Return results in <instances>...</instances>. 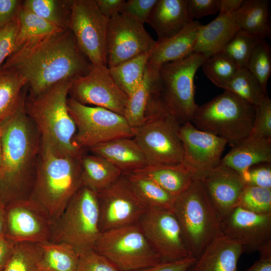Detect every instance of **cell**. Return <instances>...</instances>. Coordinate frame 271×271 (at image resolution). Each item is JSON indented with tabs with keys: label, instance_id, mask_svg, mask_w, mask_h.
Listing matches in <instances>:
<instances>
[{
	"label": "cell",
	"instance_id": "6da1fadb",
	"mask_svg": "<svg viewBox=\"0 0 271 271\" xmlns=\"http://www.w3.org/2000/svg\"><path fill=\"white\" fill-rule=\"evenodd\" d=\"M90 63L69 29L25 43L6 59L2 68L13 71L39 94L63 81L85 75Z\"/></svg>",
	"mask_w": 271,
	"mask_h": 271
},
{
	"label": "cell",
	"instance_id": "7a4b0ae2",
	"mask_svg": "<svg viewBox=\"0 0 271 271\" xmlns=\"http://www.w3.org/2000/svg\"><path fill=\"white\" fill-rule=\"evenodd\" d=\"M0 202L6 206L30 197L41 142L34 123L25 111L24 104L0 125Z\"/></svg>",
	"mask_w": 271,
	"mask_h": 271
},
{
	"label": "cell",
	"instance_id": "3957f363",
	"mask_svg": "<svg viewBox=\"0 0 271 271\" xmlns=\"http://www.w3.org/2000/svg\"><path fill=\"white\" fill-rule=\"evenodd\" d=\"M71 83L63 81L39 94H31L24 108L39 132L41 145L60 154L77 156L83 154V150L75 142L76 126L67 107Z\"/></svg>",
	"mask_w": 271,
	"mask_h": 271
},
{
	"label": "cell",
	"instance_id": "277c9868",
	"mask_svg": "<svg viewBox=\"0 0 271 271\" xmlns=\"http://www.w3.org/2000/svg\"><path fill=\"white\" fill-rule=\"evenodd\" d=\"M82 156L64 155L41 146L30 198L42 207L53 223L82 186Z\"/></svg>",
	"mask_w": 271,
	"mask_h": 271
},
{
	"label": "cell",
	"instance_id": "5b68a950",
	"mask_svg": "<svg viewBox=\"0 0 271 271\" xmlns=\"http://www.w3.org/2000/svg\"><path fill=\"white\" fill-rule=\"evenodd\" d=\"M173 211L186 245L195 257L222 234L219 216L199 179L175 198Z\"/></svg>",
	"mask_w": 271,
	"mask_h": 271
},
{
	"label": "cell",
	"instance_id": "8992f818",
	"mask_svg": "<svg viewBox=\"0 0 271 271\" xmlns=\"http://www.w3.org/2000/svg\"><path fill=\"white\" fill-rule=\"evenodd\" d=\"M101 234L97 193L82 186L53 223L50 241L67 243L80 255L94 250Z\"/></svg>",
	"mask_w": 271,
	"mask_h": 271
},
{
	"label": "cell",
	"instance_id": "52a82bcc",
	"mask_svg": "<svg viewBox=\"0 0 271 271\" xmlns=\"http://www.w3.org/2000/svg\"><path fill=\"white\" fill-rule=\"evenodd\" d=\"M255 117V106L225 91L196 108L191 122L233 147L247 138Z\"/></svg>",
	"mask_w": 271,
	"mask_h": 271
},
{
	"label": "cell",
	"instance_id": "ba28073f",
	"mask_svg": "<svg viewBox=\"0 0 271 271\" xmlns=\"http://www.w3.org/2000/svg\"><path fill=\"white\" fill-rule=\"evenodd\" d=\"M207 58L193 53L181 60L165 63L158 69L157 87L167 111L180 124L191 121L198 105L195 100V74Z\"/></svg>",
	"mask_w": 271,
	"mask_h": 271
},
{
	"label": "cell",
	"instance_id": "9c48e42d",
	"mask_svg": "<svg viewBox=\"0 0 271 271\" xmlns=\"http://www.w3.org/2000/svg\"><path fill=\"white\" fill-rule=\"evenodd\" d=\"M180 125L165 107H162L134 128L133 138L143 152L148 166L183 163L184 150L179 136Z\"/></svg>",
	"mask_w": 271,
	"mask_h": 271
},
{
	"label": "cell",
	"instance_id": "30bf717a",
	"mask_svg": "<svg viewBox=\"0 0 271 271\" xmlns=\"http://www.w3.org/2000/svg\"><path fill=\"white\" fill-rule=\"evenodd\" d=\"M94 250L120 271L136 270L162 262L138 223L102 232Z\"/></svg>",
	"mask_w": 271,
	"mask_h": 271
},
{
	"label": "cell",
	"instance_id": "8fae6325",
	"mask_svg": "<svg viewBox=\"0 0 271 271\" xmlns=\"http://www.w3.org/2000/svg\"><path fill=\"white\" fill-rule=\"evenodd\" d=\"M67 107L76 126L75 142L84 150L120 138H133L134 129L125 117L105 108L67 99Z\"/></svg>",
	"mask_w": 271,
	"mask_h": 271
},
{
	"label": "cell",
	"instance_id": "7c38bea8",
	"mask_svg": "<svg viewBox=\"0 0 271 271\" xmlns=\"http://www.w3.org/2000/svg\"><path fill=\"white\" fill-rule=\"evenodd\" d=\"M109 24L95 0H73L69 29L92 65L107 66Z\"/></svg>",
	"mask_w": 271,
	"mask_h": 271
},
{
	"label": "cell",
	"instance_id": "4fadbf2b",
	"mask_svg": "<svg viewBox=\"0 0 271 271\" xmlns=\"http://www.w3.org/2000/svg\"><path fill=\"white\" fill-rule=\"evenodd\" d=\"M138 223L162 262L193 256L173 210L148 208Z\"/></svg>",
	"mask_w": 271,
	"mask_h": 271
},
{
	"label": "cell",
	"instance_id": "5bb4252c",
	"mask_svg": "<svg viewBox=\"0 0 271 271\" xmlns=\"http://www.w3.org/2000/svg\"><path fill=\"white\" fill-rule=\"evenodd\" d=\"M69 94L83 104L105 108L123 116L127 100L107 66L91 64L87 73L72 81Z\"/></svg>",
	"mask_w": 271,
	"mask_h": 271
},
{
	"label": "cell",
	"instance_id": "9a60e30c",
	"mask_svg": "<svg viewBox=\"0 0 271 271\" xmlns=\"http://www.w3.org/2000/svg\"><path fill=\"white\" fill-rule=\"evenodd\" d=\"M97 195L101 233L138 223L148 209L134 194L123 174Z\"/></svg>",
	"mask_w": 271,
	"mask_h": 271
},
{
	"label": "cell",
	"instance_id": "2e32d148",
	"mask_svg": "<svg viewBox=\"0 0 271 271\" xmlns=\"http://www.w3.org/2000/svg\"><path fill=\"white\" fill-rule=\"evenodd\" d=\"M156 43L144 24L118 14L109 19L107 67L111 68L140 55L150 53Z\"/></svg>",
	"mask_w": 271,
	"mask_h": 271
},
{
	"label": "cell",
	"instance_id": "e0dca14e",
	"mask_svg": "<svg viewBox=\"0 0 271 271\" xmlns=\"http://www.w3.org/2000/svg\"><path fill=\"white\" fill-rule=\"evenodd\" d=\"M6 236L16 242L42 243L50 241L53 222L37 202L31 198L5 206Z\"/></svg>",
	"mask_w": 271,
	"mask_h": 271
},
{
	"label": "cell",
	"instance_id": "ac0fdd59",
	"mask_svg": "<svg viewBox=\"0 0 271 271\" xmlns=\"http://www.w3.org/2000/svg\"><path fill=\"white\" fill-rule=\"evenodd\" d=\"M179 136L184 150L183 164L197 179L219 165L226 141L197 129L191 121L180 125Z\"/></svg>",
	"mask_w": 271,
	"mask_h": 271
},
{
	"label": "cell",
	"instance_id": "d6986e66",
	"mask_svg": "<svg viewBox=\"0 0 271 271\" xmlns=\"http://www.w3.org/2000/svg\"><path fill=\"white\" fill-rule=\"evenodd\" d=\"M222 233L239 243L244 252L271 245V214H260L235 207L220 221Z\"/></svg>",
	"mask_w": 271,
	"mask_h": 271
},
{
	"label": "cell",
	"instance_id": "ffe728a7",
	"mask_svg": "<svg viewBox=\"0 0 271 271\" xmlns=\"http://www.w3.org/2000/svg\"><path fill=\"white\" fill-rule=\"evenodd\" d=\"M221 220L235 207L246 184L241 175L219 165L199 179Z\"/></svg>",
	"mask_w": 271,
	"mask_h": 271
},
{
	"label": "cell",
	"instance_id": "44dd1931",
	"mask_svg": "<svg viewBox=\"0 0 271 271\" xmlns=\"http://www.w3.org/2000/svg\"><path fill=\"white\" fill-rule=\"evenodd\" d=\"M243 252L239 243L222 234L205 247L188 271H238Z\"/></svg>",
	"mask_w": 271,
	"mask_h": 271
},
{
	"label": "cell",
	"instance_id": "7402d4cb",
	"mask_svg": "<svg viewBox=\"0 0 271 271\" xmlns=\"http://www.w3.org/2000/svg\"><path fill=\"white\" fill-rule=\"evenodd\" d=\"M202 25L194 20L173 36L157 41L150 52L147 65L157 70L165 63L181 60L194 53L198 32Z\"/></svg>",
	"mask_w": 271,
	"mask_h": 271
},
{
	"label": "cell",
	"instance_id": "603a6c76",
	"mask_svg": "<svg viewBox=\"0 0 271 271\" xmlns=\"http://www.w3.org/2000/svg\"><path fill=\"white\" fill-rule=\"evenodd\" d=\"M113 164L121 173L135 172L148 166L142 149L133 138H120L89 149Z\"/></svg>",
	"mask_w": 271,
	"mask_h": 271
},
{
	"label": "cell",
	"instance_id": "cb8c5ba5",
	"mask_svg": "<svg viewBox=\"0 0 271 271\" xmlns=\"http://www.w3.org/2000/svg\"><path fill=\"white\" fill-rule=\"evenodd\" d=\"M236 13L220 14L206 25H202L198 32L194 53L204 55L207 58L220 52L239 31Z\"/></svg>",
	"mask_w": 271,
	"mask_h": 271
},
{
	"label": "cell",
	"instance_id": "d4e9b609",
	"mask_svg": "<svg viewBox=\"0 0 271 271\" xmlns=\"http://www.w3.org/2000/svg\"><path fill=\"white\" fill-rule=\"evenodd\" d=\"M187 0H158L147 22L155 30L157 41L168 39L192 22Z\"/></svg>",
	"mask_w": 271,
	"mask_h": 271
},
{
	"label": "cell",
	"instance_id": "484cf974",
	"mask_svg": "<svg viewBox=\"0 0 271 271\" xmlns=\"http://www.w3.org/2000/svg\"><path fill=\"white\" fill-rule=\"evenodd\" d=\"M261 163H271V138L248 136L232 147L219 165L241 175L250 167Z\"/></svg>",
	"mask_w": 271,
	"mask_h": 271
},
{
	"label": "cell",
	"instance_id": "4316f807",
	"mask_svg": "<svg viewBox=\"0 0 271 271\" xmlns=\"http://www.w3.org/2000/svg\"><path fill=\"white\" fill-rule=\"evenodd\" d=\"M158 69L147 65L140 85L127 96L123 116L133 129L148 119V112L152 99L157 92Z\"/></svg>",
	"mask_w": 271,
	"mask_h": 271
},
{
	"label": "cell",
	"instance_id": "83f0119b",
	"mask_svg": "<svg viewBox=\"0 0 271 271\" xmlns=\"http://www.w3.org/2000/svg\"><path fill=\"white\" fill-rule=\"evenodd\" d=\"M133 172L153 180L175 198L197 179L183 163L174 165L148 166Z\"/></svg>",
	"mask_w": 271,
	"mask_h": 271
},
{
	"label": "cell",
	"instance_id": "f1b7e54d",
	"mask_svg": "<svg viewBox=\"0 0 271 271\" xmlns=\"http://www.w3.org/2000/svg\"><path fill=\"white\" fill-rule=\"evenodd\" d=\"M81 167L82 186L97 194L112 184L122 174L108 161L95 154H83Z\"/></svg>",
	"mask_w": 271,
	"mask_h": 271
},
{
	"label": "cell",
	"instance_id": "f546056e",
	"mask_svg": "<svg viewBox=\"0 0 271 271\" xmlns=\"http://www.w3.org/2000/svg\"><path fill=\"white\" fill-rule=\"evenodd\" d=\"M236 19L238 30L246 34L262 39L270 34L268 1L243 0Z\"/></svg>",
	"mask_w": 271,
	"mask_h": 271
},
{
	"label": "cell",
	"instance_id": "4dcf8cb0",
	"mask_svg": "<svg viewBox=\"0 0 271 271\" xmlns=\"http://www.w3.org/2000/svg\"><path fill=\"white\" fill-rule=\"evenodd\" d=\"M123 174L134 194L147 208L173 210L175 197L153 180L136 172Z\"/></svg>",
	"mask_w": 271,
	"mask_h": 271
},
{
	"label": "cell",
	"instance_id": "1f68e13d",
	"mask_svg": "<svg viewBox=\"0 0 271 271\" xmlns=\"http://www.w3.org/2000/svg\"><path fill=\"white\" fill-rule=\"evenodd\" d=\"M26 84L15 72L0 69V125L24 105L22 92Z\"/></svg>",
	"mask_w": 271,
	"mask_h": 271
},
{
	"label": "cell",
	"instance_id": "d6a6232c",
	"mask_svg": "<svg viewBox=\"0 0 271 271\" xmlns=\"http://www.w3.org/2000/svg\"><path fill=\"white\" fill-rule=\"evenodd\" d=\"M42 271H77L80 255L69 244L50 241L40 243Z\"/></svg>",
	"mask_w": 271,
	"mask_h": 271
},
{
	"label": "cell",
	"instance_id": "836d02e7",
	"mask_svg": "<svg viewBox=\"0 0 271 271\" xmlns=\"http://www.w3.org/2000/svg\"><path fill=\"white\" fill-rule=\"evenodd\" d=\"M150 54V52L143 54L109 68L114 81L127 96L142 82Z\"/></svg>",
	"mask_w": 271,
	"mask_h": 271
},
{
	"label": "cell",
	"instance_id": "e575fe53",
	"mask_svg": "<svg viewBox=\"0 0 271 271\" xmlns=\"http://www.w3.org/2000/svg\"><path fill=\"white\" fill-rule=\"evenodd\" d=\"M17 18L19 21V30L16 41V49L28 42L39 39L65 30L32 12L25 8L23 3Z\"/></svg>",
	"mask_w": 271,
	"mask_h": 271
},
{
	"label": "cell",
	"instance_id": "d590c367",
	"mask_svg": "<svg viewBox=\"0 0 271 271\" xmlns=\"http://www.w3.org/2000/svg\"><path fill=\"white\" fill-rule=\"evenodd\" d=\"M73 0H26L23 5L62 29H69Z\"/></svg>",
	"mask_w": 271,
	"mask_h": 271
},
{
	"label": "cell",
	"instance_id": "8d00e7d4",
	"mask_svg": "<svg viewBox=\"0 0 271 271\" xmlns=\"http://www.w3.org/2000/svg\"><path fill=\"white\" fill-rule=\"evenodd\" d=\"M41 256L40 243L16 242L2 271H42L40 265Z\"/></svg>",
	"mask_w": 271,
	"mask_h": 271
},
{
	"label": "cell",
	"instance_id": "74e56055",
	"mask_svg": "<svg viewBox=\"0 0 271 271\" xmlns=\"http://www.w3.org/2000/svg\"><path fill=\"white\" fill-rule=\"evenodd\" d=\"M223 89L254 106L266 95L247 68L238 69Z\"/></svg>",
	"mask_w": 271,
	"mask_h": 271
},
{
	"label": "cell",
	"instance_id": "f35d334b",
	"mask_svg": "<svg viewBox=\"0 0 271 271\" xmlns=\"http://www.w3.org/2000/svg\"><path fill=\"white\" fill-rule=\"evenodd\" d=\"M207 77L217 87L223 88L238 68L234 62L222 52L207 58L202 65Z\"/></svg>",
	"mask_w": 271,
	"mask_h": 271
},
{
	"label": "cell",
	"instance_id": "ab89813d",
	"mask_svg": "<svg viewBox=\"0 0 271 271\" xmlns=\"http://www.w3.org/2000/svg\"><path fill=\"white\" fill-rule=\"evenodd\" d=\"M247 69L266 92V85L271 74V53L265 39L254 47L249 57Z\"/></svg>",
	"mask_w": 271,
	"mask_h": 271
},
{
	"label": "cell",
	"instance_id": "60d3db41",
	"mask_svg": "<svg viewBox=\"0 0 271 271\" xmlns=\"http://www.w3.org/2000/svg\"><path fill=\"white\" fill-rule=\"evenodd\" d=\"M261 40L238 31L221 52L227 55L238 69L247 68L252 50Z\"/></svg>",
	"mask_w": 271,
	"mask_h": 271
},
{
	"label": "cell",
	"instance_id": "b9f144b4",
	"mask_svg": "<svg viewBox=\"0 0 271 271\" xmlns=\"http://www.w3.org/2000/svg\"><path fill=\"white\" fill-rule=\"evenodd\" d=\"M237 207L257 214H271V189L246 185Z\"/></svg>",
	"mask_w": 271,
	"mask_h": 271
},
{
	"label": "cell",
	"instance_id": "7bdbcfd3",
	"mask_svg": "<svg viewBox=\"0 0 271 271\" xmlns=\"http://www.w3.org/2000/svg\"><path fill=\"white\" fill-rule=\"evenodd\" d=\"M249 137L271 138V100L266 95L255 106V117Z\"/></svg>",
	"mask_w": 271,
	"mask_h": 271
},
{
	"label": "cell",
	"instance_id": "ee69618b",
	"mask_svg": "<svg viewBox=\"0 0 271 271\" xmlns=\"http://www.w3.org/2000/svg\"><path fill=\"white\" fill-rule=\"evenodd\" d=\"M158 0L125 1L120 14L144 25L147 23Z\"/></svg>",
	"mask_w": 271,
	"mask_h": 271
},
{
	"label": "cell",
	"instance_id": "f6af8a7d",
	"mask_svg": "<svg viewBox=\"0 0 271 271\" xmlns=\"http://www.w3.org/2000/svg\"><path fill=\"white\" fill-rule=\"evenodd\" d=\"M246 185L271 189V163H261L249 168L241 175Z\"/></svg>",
	"mask_w": 271,
	"mask_h": 271
},
{
	"label": "cell",
	"instance_id": "bcb514c9",
	"mask_svg": "<svg viewBox=\"0 0 271 271\" xmlns=\"http://www.w3.org/2000/svg\"><path fill=\"white\" fill-rule=\"evenodd\" d=\"M77 271H120L105 257L94 250L80 255Z\"/></svg>",
	"mask_w": 271,
	"mask_h": 271
},
{
	"label": "cell",
	"instance_id": "7dc6e473",
	"mask_svg": "<svg viewBox=\"0 0 271 271\" xmlns=\"http://www.w3.org/2000/svg\"><path fill=\"white\" fill-rule=\"evenodd\" d=\"M18 30L17 17L0 29V69L3 63L16 49V41Z\"/></svg>",
	"mask_w": 271,
	"mask_h": 271
},
{
	"label": "cell",
	"instance_id": "c3c4849f",
	"mask_svg": "<svg viewBox=\"0 0 271 271\" xmlns=\"http://www.w3.org/2000/svg\"><path fill=\"white\" fill-rule=\"evenodd\" d=\"M187 6L193 21L219 12V0H187Z\"/></svg>",
	"mask_w": 271,
	"mask_h": 271
},
{
	"label": "cell",
	"instance_id": "681fc988",
	"mask_svg": "<svg viewBox=\"0 0 271 271\" xmlns=\"http://www.w3.org/2000/svg\"><path fill=\"white\" fill-rule=\"evenodd\" d=\"M196 260V257H189L181 260L161 262L156 265L130 271H188Z\"/></svg>",
	"mask_w": 271,
	"mask_h": 271
},
{
	"label": "cell",
	"instance_id": "f907efd6",
	"mask_svg": "<svg viewBox=\"0 0 271 271\" xmlns=\"http://www.w3.org/2000/svg\"><path fill=\"white\" fill-rule=\"evenodd\" d=\"M22 3L19 0H0V29L17 17Z\"/></svg>",
	"mask_w": 271,
	"mask_h": 271
},
{
	"label": "cell",
	"instance_id": "816d5d0a",
	"mask_svg": "<svg viewBox=\"0 0 271 271\" xmlns=\"http://www.w3.org/2000/svg\"><path fill=\"white\" fill-rule=\"evenodd\" d=\"M125 1L124 0H95L100 12L109 19L120 13Z\"/></svg>",
	"mask_w": 271,
	"mask_h": 271
},
{
	"label": "cell",
	"instance_id": "f5cc1de1",
	"mask_svg": "<svg viewBox=\"0 0 271 271\" xmlns=\"http://www.w3.org/2000/svg\"><path fill=\"white\" fill-rule=\"evenodd\" d=\"M15 244V242L5 234L0 235V271H2L7 264Z\"/></svg>",
	"mask_w": 271,
	"mask_h": 271
},
{
	"label": "cell",
	"instance_id": "db71d44e",
	"mask_svg": "<svg viewBox=\"0 0 271 271\" xmlns=\"http://www.w3.org/2000/svg\"><path fill=\"white\" fill-rule=\"evenodd\" d=\"M259 254V259L245 271H271V251Z\"/></svg>",
	"mask_w": 271,
	"mask_h": 271
},
{
	"label": "cell",
	"instance_id": "11a10c76",
	"mask_svg": "<svg viewBox=\"0 0 271 271\" xmlns=\"http://www.w3.org/2000/svg\"><path fill=\"white\" fill-rule=\"evenodd\" d=\"M243 0H219V12L220 14H229L237 11Z\"/></svg>",
	"mask_w": 271,
	"mask_h": 271
},
{
	"label": "cell",
	"instance_id": "9f6ffc18",
	"mask_svg": "<svg viewBox=\"0 0 271 271\" xmlns=\"http://www.w3.org/2000/svg\"><path fill=\"white\" fill-rule=\"evenodd\" d=\"M6 228V213L5 206L0 202V235L5 234Z\"/></svg>",
	"mask_w": 271,
	"mask_h": 271
},
{
	"label": "cell",
	"instance_id": "6f0895ef",
	"mask_svg": "<svg viewBox=\"0 0 271 271\" xmlns=\"http://www.w3.org/2000/svg\"><path fill=\"white\" fill-rule=\"evenodd\" d=\"M1 157H2V133H1V130L0 128V163L1 161Z\"/></svg>",
	"mask_w": 271,
	"mask_h": 271
}]
</instances>
